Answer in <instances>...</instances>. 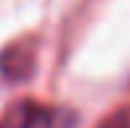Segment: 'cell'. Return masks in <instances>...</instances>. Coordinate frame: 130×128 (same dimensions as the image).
Instances as JSON below:
<instances>
[{
  "mask_svg": "<svg viewBox=\"0 0 130 128\" xmlns=\"http://www.w3.org/2000/svg\"><path fill=\"white\" fill-rule=\"evenodd\" d=\"M37 69V45L35 40H19L0 51V75L11 83H24Z\"/></svg>",
  "mask_w": 130,
  "mask_h": 128,
  "instance_id": "cell-1",
  "label": "cell"
},
{
  "mask_svg": "<svg viewBox=\"0 0 130 128\" xmlns=\"http://www.w3.org/2000/svg\"><path fill=\"white\" fill-rule=\"evenodd\" d=\"M101 128H130V104L122 107V109H117L114 115H109L101 123Z\"/></svg>",
  "mask_w": 130,
  "mask_h": 128,
  "instance_id": "cell-4",
  "label": "cell"
},
{
  "mask_svg": "<svg viewBox=\"0 0 130 128\" xmlns=\"http://www.w3.org/2000/svg\"><path fill=\"white\" fill-rule=\"evenodd\" d=\"M45 115H48V107L32 99H21L0 118V128H43Z\"/></svg>",
  "mask_w": 130,
  "mask_h": 128,
  "instance_id": "cell-2",
  "label": "cell"
},
{
  "mask_svg": "<svg viewBox=\"0 0 130 128\" xmlns=\"http://www.w3.org/2000/svg\"><path fill=\"white\" fill-rule=\"evenodd\" d=\"M74 120H77V115H74L72 109L48 107V115H45L43 128H74Z\"/></svg>",
  "mask_w": 130,
  "mask_h": 128,
  "instance_id": "cell-3",
  "label": "cell"
}]
</instances>
